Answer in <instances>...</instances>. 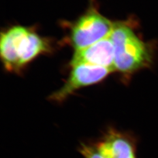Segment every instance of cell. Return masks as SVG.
Instances as JSON below:
<instances>
[{
  "label": "cell",
  "mask_w": 158,
  "mask_h": 158,
  "mask_svg": "<svg viewBox=\"0 0 158 158\" xmlns=\"http://www.w3.org/2000/svg\"><path fill=\"white\" fill-rule=\"evenodd\" d=\"M114 23L98 13L91 11L81 17L72 31L76 51L83 49L110 36Z\"/></svg>",
  "instance_id": "3"
},
{
  "label": "cell",
  "mask_w": 158,
  "mask_h": 158,
  "mask_svg": "<svg viewBox=\"0 0 158 158\" xmlns=\"http://www.w3.org/2000/svg\"><path fill=\"white\" fill-rule=\"evenodd\" d=\"M79 151L85 158H106L98 150L97 145L83 143Z\"/></svg>",
  "instance_id": "7"
},
{
  "label": "cell",
  "mask_w": 158,
  "mask_h": 158,
  "mask_svg": "<svg viewBox=\"0 0 158 158\" xmlns=\"http://www.w3.org/2000/svg\"><path fill=\"white\" fill-rule=\"evenodd\" d=\"M72 66L80 64H90L107 68L115 71L114 47L110 36L83 49L76 51L71 61Z\"/></svg>",
  "instance_id": "5"
},
{
  "label": "cell",
  "mask_w": 158,
  "mask_h": 158,
  "mask_svg": "<svg viewBox=\"0 0 158 158\" xmlns=\"http://www.w3.org/2000/svg\"><path fill=\"white\" fill-rule=\"evenodd\" d=\"M48 49L44 40L23 27H14L1 34V56L5 68L10 71H18Z\"/></svg>",
  "instance_id": "1"
},
{
  "label": "cell",
  "mask_w": 158,
  "mask_h": 158,
  "mask_svg": "<svg viewBox=\"0 0 158 158\" xmlns=\"http://www.w3.org/2000/svg\"><path fill=\"white\" fill-rule=\"evenodd\" d=\"M114 47L115 71L130 74L150 63L147 46L126 25L115 23L110 36Z\"/></svg>",
  "instance_id": "2"
},
{
  "label": "cell",
  "mask_w": 158,
  "mask_h": 158,
  "mask_svg": "<svg viewBox=\"0 0 158 158\" xmlns=\"http://www.w3.org/2000/svg\"><path fill=\"white\" fill-rule=\"evenodd\" d=\"M97 146L106 158H136L135 143L132 138L114 128L108 130Z\"/></svg>",
  "instance_id": "6"
},
{
  "label": "cell",
  "mask_w": 158,
  "mask_h": 158,
  "mask_svg": "<svg viewBox=\"0 0 158 158\" xmlns=\"http://www.w3.org/2000/svg\"><path fill=\"white\" fill-rule=\"evenodd\" d=\"M72 68L64 85L49 96V98L52 102H62L76 91L101 81L112 72L107 68L86 64H77Z\"/></svg>",
  "instance_id": "4"
}]
</instances>
